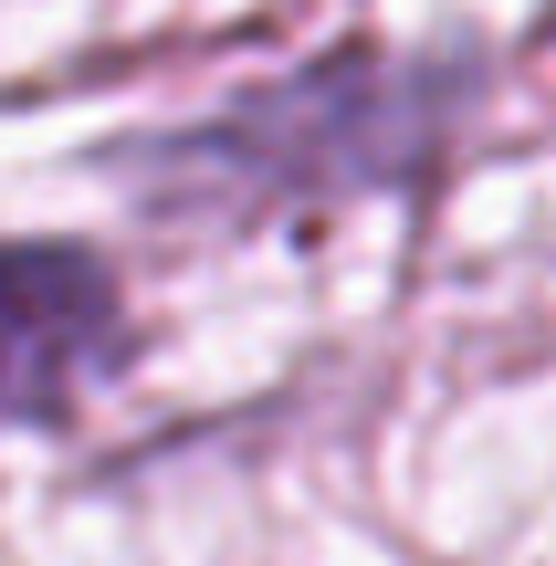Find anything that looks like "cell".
I'll return each mask as SVG.
<instances>
[{"instance_id": "1", "label": "cell", "mask_w": 556, "mask_h": 566, "mask_svg": "<svg viewBox=\"0 0 556 566\" xmlns=\"http://www.w3.org/2000/svg\"><path fill=\"white\" fill-rule=\"evenodd\" d=\"M483 95H494V63L473 42H431V53L336 42V53L210 105V116L116 147V179L158 221L263 231V221H294V210H347V200L420 179Z\"/></svg>"}, {"instance_id": "2", "label": "cell", "mask_w": 556, "mask_h": 566, "mask_svg": "<svg viewBox=\"0 0 556 566\" xmlns=\"http://www.w3.org/2000/svg\"><path fill=\"white\" fill-rule=\"evenodd\" d=\"M137 315L95 242L0 231V430H63L95 388L126 378Z\"/></svg>"}]
</instances>
